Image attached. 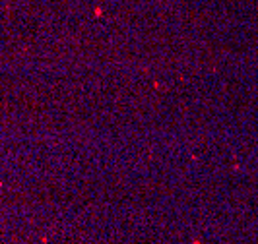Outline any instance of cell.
Instances as JSON below:
<instances>
[{"instance_id":"cell-1","label":"cell","mask_w":258,"mask_h":244,"mask_svg":"<svg viewBox=\"0 0 258 244\" xmlns=\"http://www.w3.org/2000/svg\"><path fill=\"white\" fill-rule=\"evenodd\" d=\"M192 244H202V242H200V240H196V242H192Z\"/></svg>"}]
</instances>
